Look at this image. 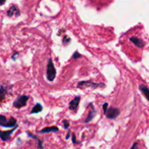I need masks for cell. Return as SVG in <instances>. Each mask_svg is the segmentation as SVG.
<instances>
[{"label":"cell","instance_id":"obj_8","mask_svg":"<svg viewBox=\"0 0 149 149\" xmlns=\"http://www.w3.org/2000/svg\"><path fill=\"white\" fill-rule=\"evenodd\" d=\"M80 100H81V97L80 96H77V97H74L69 103L68 109L71 111H77V108H78L79 105Z\"/></svg>","mask_w":149,"mask_h":149},{"label":"cell","instance_id":"obj_19","mask_svg":"<svg viewBox=\"0 0 149 149\" xmlns=\"http://www.w3.org/2000/svg\"><path fill=\"white\" fill-rule=\"evenodd\" d=\"M72 143L74 144H79L80 143L79 141H77V138H76V135L75 133L72 134Z\"/></svg>","mask_w":149,"mask_h":149},{"label":"cell","instance_id":"obj_9","mask_svg":"<svg viewBox=\"0 0 149 149\" xmlns=\"http://www.w3.org/2000/svg\"><path fill=\"white\" fill-rule=\"evenodd\" d=\"M90 106L92 107V110H90V111H89L88 116H87V117L86 118V119L84 120V123L85 124H87V123H89V122H91V121L94 119L95 116V115H96V113H97L95 111V109L94 106H93V103H90Z\"/></svg>","mask_w":149,"mask_h":149},{"label":"cell","instance_id":"obj_7","mask_svg":"<svg viewBox=\"0 0 149 149\" xmlns=\"http://www.w3.org/2000/svg\"><path fill=\"white\" fill-rule=\"evenodd\" d=\"M7 15L10 17H13V16H15V17H18V16L20 15V10H19V8L16 5H13L7 10Z\"/></svg>","mask_w":149,"mask_h":149},{"label":"cell","instance_id":"obj_20","mask_svg":"<svg viewBox=\"0 0 149 149\" xmlns=\"http://www.w3.org/2000/svg\"><path fill=\"white\" fill-rule=\"evenodd\" d=\"M108 107H109V103H105L103 105V112H104V114L106 113V111H107Z\"/></svg>","mask_w":149,"mask_h":149},{"label":"cell","instance_id":"obj_5","mask_svg":"<svg viewBox=\"0 0 149 149\" xmlns=\"http://www.w3.org/2000/svg\"><path fill=\"white\" fill-rule=\"evenodd\" d=\"M105 114L109 119H116L120 114V110L118 108L110 107L107 109Z\"/></svg>","mask_w":149,"mask_h":149},{"label":"cell","instance_id":"obj_12","mask_svg":"<svg viewBox=\"0 0 149 149\" xmlns=\"http://www.w3.org/2000/svg\"><path fill=\"white\" fill-rule=\"evenodd\" d=\"M59 131V128L57 127H45L42 129V130L37 131L36 132L41 134H45V133H49V132H57Z\"/></svg>","mask_w":149,"mask_h":149},{"label":"cell","instance_id":"obj_16","mask_svg":"<svg viewBox=\"0 0 149 149\" xmlns=\"http://www.w3.org/2000/svg\"><path fill=\"white\" fill-rule=\"evenodd\" d=\"M71 41V38L65 35V36H63V45L64 46H67L68 45H69Z\"/></svg>","mask_w":149,"mask_h":149},{"label":"cell","instance_id":"obj_3","mask_svg":"<svg viewBox=\"0 0 149 149\" xmlns=\"http://www.w3.org/2000/svg\"><path fill=\"white\" fill-rule=\"evenodd\" d=\"M29 99V95H22L17 97L15 100L13 102V105L15 108L17 109H20L21 108L24 107L27 104V101Z\"/></svg>","mask_w":149,"mask_h":149},{"label":"cell","instance_id":"obj_2","mask_svg":"<svg viewBox=\"0 0 149 149\" xmlns=\"http://www.w3.org/2000/svg\"><path fill=\"white\" fill-rule=\"evenodd\" d=\"M0 125L3 127H15L17 125V120L13 116H11L10 119H7L4 115H0Z\"/></svg>","mask_w":149,"mask_h":149},{"label":"cell","instance_id":"obj_10","mask_svg":"<svg viewBox=\"0 0 149 149\" xmlns=\"http://www.w3.org/2000/svg\"><path fill=\"white\" fill-rule=\"evenodd\" d=\"M130 42H132L135 46L138 47L139 48H143L145 46V43H144L143 41L138 37L132 36V37L130 38Z\"/></svg>","mask_w":149,"mask_h":149},{"label":"cell","instance_id":"obj_13","mask_svg":"<svg viewBox=\"0 0 149 149\" xmlns=\"http://www.w3.org/2000/svg\"><path fill=\"white\" fill-rule=\"evenodd\" d=\"M139 90H141V93H142V94L145 96L147 100H148V93H149V90H148V87H147L146 85H145V84H142L139 86Z\"/></svg>","mask_w":149,"mask_h":149},{"label":"cell","instance_id":"obj_22","mask_svg":"<svg viewBox=\"0 0 149 149\" xmlns=\"http://www.w3.org/2000/svg\"><path fill=\"white\" fill-rule=\"evenodd\" d=\"M18 55H19L18 52H15V53L13 54V56H12V58H13V61H15V60H16V57H17Z\"/></svg>","mask_w":149,"mask_h":149},{"label":"cell","instance_id":"obj_18","mask_svg":"<svg viewBox=\"0 0 149 149\" xmlns=\"http://www.w3.org/2000/svg\"><path fill=\"white\" fill-rule=\"evenodd\" d=\"M63 125L64 129L68 130V128H69L70 124H69V122H68V120H63Z\"/></svg>","mask_w":149,"mask_h":149},{"label":"cell","instance_id":"obj_15","mask_svg":"<svg viewBox=\"0 0 149 149\" xmlns=\"http://www.w3.org/2000/svg\"><path fill=\"white\" fill-rule=\"evenodd\" d=\"M7 94V88L4 86H1L0 87V102L2 101L5 98L6 95Z\"/></svg>","mask_w":149,"mask_h":149},{"label":"cell","instance_id":"obj_14","mask_svg":"<svg viewBox=\"0 0 149 149\" xmlns=\"http://www.w3.org/2000/svg\"><path fill=\"white\" fill-rule=\"evenodd\" d=\"M43 110V106L40 104V103H36L34 106L33 107V109L31 111V113H38L42 112V111Z\"/></svg>","mask_w":149,"mask_h":149},{"label":"cell","instance_id":"obj_24","mask_svg":"<svg viewBox=\"0 0 149 149\" xmlns=\"http://www.w3.org/2000/svg\"><path fill=\"white\" fill-rule=\"evenodd\" d=\"M5 2L6 1H0V5H2V4H4Z\"/></svg>","mask_w":149,"mask_h":149},{"label":"cell","instance_id":"obj_6","mask_svg":"<svg viewBox=\"0 0 149 149\" xmlns=\"http://www.w3.org/2000/svg\"><path fill=\"white\" fill-rule=\"evenodd\" d=\"M18 127V125H16L15 127H13L11 130L9 131H1L0 130V138L3 141H8L11 139L12 134L13 133L14 131H15L17 130V128Z\"/></svg>","mask_w":149,"mask_h":149},{"label":"cell","instance_id":"obj_11","mask_svg":"<svg viewBox=\"0 0 149 149\" xmlns=\"http://www.w3.org/2000/svg\"><path fill=\"white\" fill-rule=\"evenodd\" d=\"M26 132L27 133L28 136H29V138H33V139L36 140V141L37 142V146H38V148H39V149H43V141H41V140L39 139V138H38L36 135H33L31 132H29V131H26Z\"/></svg>","mask_w":149,"mask_h":149},{"label":"cell","instance_id":"obj_17","mask_svg":"<svg viewBox=\"0 0 149 149\" xmlns=\"http://www.w3.org/2000/svg\"><path fill=\"white\" fill-rule=\"evenodd\" d=\"M81 58V54L79 53L77 51H76V52H74V54H73V55H72L73 59L77 60V59H79V58Z\"/></svg>","mask_w":149,"mask_h":149},{"label":"cell","instance_id":"obj_4","mask_svg":"<svg viewBox=\"0 0 149 149\" xmlns=\"http://www.w3.org/2000/svg\"><path fill=\"white\" fill-rule=\"evenodd\" d=\"M93 87V88H97V87H105V84L103 83H94L91 81H81L78 82L77 87L79 88H84V87Z\"/></svg>","mask_w":149,"mask_h":149},{"label":"cell","instance_id":"obj_21","mask_svg":"<svg viewBox=\"0 0 149 149\" xmlns=\"http://www.w3.org/2000/svg\"><path fill=\"white\" fill-rule=\"evenodd\" d=\"M138 142H135L132 145V146L131 147L130 149H138Z\"/></svg>","mask_w":149,"mask_h":149},{"label":"cell","instance_id":"obj_1","mask_svg":"<svg viewBox=\"0 0 149 149\" xmlns=\"http://www.w3.org/2000/svg\"><path fill=\"white\" fill-rule=\"evenodd\" d=\"M56 69L54 65L53 62H52V58H49L48 60L47 63V79L48 81H53L55 80V77H56Z\"/></svg>","mask_w":149,"mask_h":149},{"label":"cell","instance_id":"obj_23","mask_svg":"<svg viewBox=\"0 0 149 149\" xmlns=\"http://www.w3.org/2000/svg\"><path fill=\"white\" fill-rule=\"evenodd\" d=\"M70 132H70V131L68 130V134H67V135H66V136H65V139H66V140H68V138H70V135H71V134H70Z\"/></svg>","mask_w":149,"mask_h":149}]
</instances>
